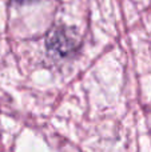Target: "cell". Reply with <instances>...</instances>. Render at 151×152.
<instances>
[{"mask_svg":"<svg viewBox=\"0 0 151 152\" xmlns=\"http://www.w3.org/2000/svg\"><path fill=\"white\" fill-rule=\"evenodd\" d=\"M16 3H26V1H29V0H13Z\"/></svg>","mask_w":151,"mask_h":152,"instance_id":"cell-2","label":"cell"},{"mask_svg":"<svg viewBox=\"0 0 151 152\" xmlns=\"http://www.w3.org/2000/svg\"><path fill=\"white\" fill-rule=\"evenodd\" d=\"M47 45L54 52L62 56H67L75 52V50L79 45V42L72 31L60 27V28H55L50 32L47 37Z\"/></svg>","mask_w":151,"mask_h":152,"instance_id":"cell-1","label":"cell"}]
</instances>
